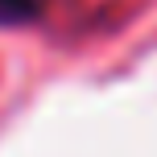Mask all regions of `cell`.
<instances>
[{"label":"cell","instance_id":"obj_1","mask_svg":"<svg viewBox=\"0 0 157 157\" xmlns=\"http://www.w3.org/2000/svg\"><path fill=\"white\" fill-rule=\"evenodd\" d=\"M41 13V0H0V25H25Z\"/></svg>","mask_w":157,"mask_h":157}]
</instances>
